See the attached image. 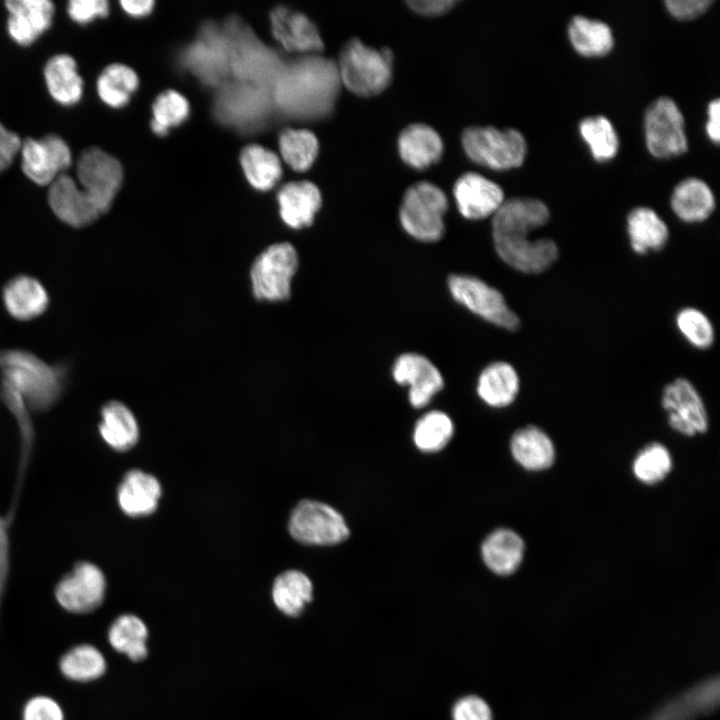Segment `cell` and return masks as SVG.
I'll return each instance as SVG.
<instances>
[{
    "label": "cell",
    "instance_id": "34",
    "mask_svg": "<svg viewBox=\"0 0 720 720\" xmlns=\"http://www.w3.org/2000/svg\"><path fill=\"white\" fill-rule=\"evenodd\" d=\"M147 637L148 629L145 623L132 614L117 617L108 630V641L112 648L125 654L134 662L146 658L148 654Z\"/></svg>",
    "mask_w": 720,
    "mask_h": 720
},
{
    "label": "cell",
    "instance_id": "18",
    "mask_svg": "<svg viewBox=\"0 0 720 720\" xmlns=\"http://www.w3.org/2000/svg\"><path fill=\"white\" fill-rule=\"evenodd\" d=\"M274 38L289 52L311 53L323 50L315 24L304 14L278 6L270 15Z\"/></svg>",
    "mask_w": 720,
    "mask_h": 720
},
{
    "label": "cell",
    "instance_id": "25",
    "mask_svg": "<svg viewBox=\"0 0 720 720\" xmlns=\"http://www.w3.org/2000/svg\"><path fill=\"white\" fill-rule=\"evenodd\" d=\"M671 207L676 216L684 222H702L713 212L715 198L706 182L689 177L674 188Z\"/></svg>",
    "mask_w": 720,
    "mask_h": 720
},
{
    "label": "cell",
    "instance_id": "2",
    "mask_svg": "<svg viewBox=\"0 0 720 720\" xmlns=\"http://www.w3.org/2000/svg\"><path fill=\"white\" fill-rule=\"evenodd\" d=\"M0 370L1 381L23 399L31 412L49 409L62 393L63 369L31 352L20 349L0 351Z\"/></svg>",
    "mask_w": 720,
    "mask_h": 720
},
{
    "label": "cell",
    "instance_id": "39",
    "mask_svg": "<svg viewBox=\"0 0 720 720\" xmlns=\"http://www.w3.org/2000/svg\"><path fill=\"white\" fill-rule=\"evenodd\" d=\"M454 426L444 412L432 410L425 413L415 424L413 440L423 452H436L444 448L451 439Z\"/></svg>",
    "mask_w": 720,
    "mask_h": 720
},
{
    "label": "cell",
    "instance_id": "13",
    "mask_svg": "<svg viewBox=\"0 0 720 720\" xmlns=\"http://www.w3.org/2000/svg\"><path fill=\"white\" fill-rule=\"evenodd\" d=\"M392 376L397 384L409 387L408 398L414 408L425 407L444 387L440 370L419 353L400 354L393 363Z\"/></svg>",
    "mask_w": 720,
    "mask_h": 720
},
{
    "label": "cell",
    "instance_id": "29",
    "mask_svg": "<svg viewBox=\"0 0 720 720\" xmlns=\"http://www.w3.org/2000/svg\"><path fill=\"white\" fill-rule=\"evenodd\" d=\"M514 459L525 469L539 471L550 467L555 458L551 439L535 426L517 430L511 439Z\"/></svg>",
    "mask_w": 720,
    "mask_h": 720
},
{
    "label": "cell",
    "instance_id": "19",
    "mask_svg": "<svg viewBox=\"0 0 720 720\" xmlns=\"http://www.w3.org/2000/svg\"><path fill=\"white\" fill-rule=\"evenodd\" d=\"M279 214L291 229L312 225L322 203L318 187L310 181H294L283 185L277 193Z\"/></svg>",
    "mask_w": 720,
    "mask_h": 720
},
{
    "label": "cell",
    "instance_id": "26",
    "mask_svg": "<svg viewBox=\"0 0 720 720\" xmlns=\"http://www.w3.org/2000/svg\"><path fill=\"white\" fill-rule=\"evenodd\" d=\"M481 554L486 566L496 574L510 575L520 565L524 554V542L514 531L500 528L483 541Z\"/></svg>",
    "mask_w": 720,
    "mask_h": 720
},
{
    "label": "cell",
    "instance_id": "37",
    "mask_svg": "<svg viewBox=\"0 0 720 720\" xmlns=\"http://www.w3.org/2000/svg\"><path fill=\"white\" fill-rule=\"evenodd\" d=\"M282 159L295 171H305L315 161L319 143L313 132L307 129L283 130L279 136Z\"/></svg>",
    "mask_w": 720,
    "mask_h": 720
},
{
    "label": "cell",
    "instance_id": "27",
    "mask_svg": "<svg viewBox=\"0 0 720 720\" xmlns=\"http://www.w3.org/2000/svg\"><path fill=\"white\" fill-rule=\"evenodd\" d=\"M44 78L50 95L58 103L71 106L81 99L83 80L72 56L58 54L51 57L45 64Z\"/></svg>",
    "mask_w": 720,
    "mask_h": 720
},
{
    "label": "cell",
    "instance_id": "6",
    "mask_svg": "<svg viewBox=\"0 0 720 720\" xmlns=\"http://www.w3.org/2000/svg\"><path fill=\"white\" fill-rule=\"evenodd\" d=\"M299 265L298 253L288 242L269 245L250 268L254 298L264 302H283L291 296V284Z\"/></svg>",
    "mask_w": 720,
    "mask_h": 720
},
{
    "label": "cell",
    "instance_id": "33",
    "mask_svg": "<svg viewBox=\"0 0 720 720\" xmlns=\"http://www.w3.org/2000/svg\"><path fill=\"white\" fill-rule=\"evenodd\" d=\"M240 164L251 186L260 191L270 190L282 175L279 157L271 150L258 145H248L242 149Z\"/></svg>",
    "mask_w": 720,
    "mask_h": 720
},
{
    "label": "cell",
    "instance_id": "14",
    "mask_svg": "<svg viewBox=\"0 0 720 720\" xmlns=\"http://www.w3.org/2000/svg\"><path fill=\"white\" fill-rule=\"evenodd\" d=\"M662 406L668 413V423L675 431L692 436L704 433L708 427L704 403L687 379L678 378L665 386Z\"/></svg>",
    "mask_w": 720,
    "mask_h": 720
},
{
    "label": "cell",
    "instance_id": "41",
    "mask_svg": "<svg viewBox=\"0 0 720 720\" xmlns=\"http://www.w3.org/2000/svg\"><path fill=\"white\" fill-rule=\"evenodd\" d=\"M671 468V456L659 443H651L643 448L633 463L635 476L646 484H655L663 480Z\"/></svg>",
    "mask_w": 720,
    "mask_h": 720
},
{
    "label": "cell",
    "instance_id": "9",
    "mask_svg": "<svg viewBox=\"0 0 720 720\" xmlns=\"http://www.w3.org/2000/svg\"><path fill=\"white\" fill-rule=\"evenodd\" d=\"M288 528L291 536L306 545H334L347 539L343 516L328 504L302 500L292 510Z\"/></svg>",
    "mask_w": 720,
    "mask_h": 720
},
{
    "label": "cell",
    "instance_id": "22",
    "mask_svg": "<svg viewBox=\"0 0 720 720\" xmlns=\"http://www.w3.org/2000/svg\"><path fill=\"white\" fill-rule=\"evenodd\" d=\"M398 150L405 163L423 169L440 159L443 142L431 126L413 123L401 131L398 137Z\"/></svg>",
    "mask_w": 720,
    "mask_h": 720
},
{
    "label": "cell",
    "instance_id": "4",
    "mask_svg": "<svg viewBox=\"0 0 720 720\" xmlns=\"http://www.w3.org/2000/svg\"><path fill=\"white\" fill-rule=\"evenodd\" d=\"M447 209V197L438 186L427 181L417 182L403 195L399 208L400 224L413 239L434 243L445 233Z\"/></svg>",
    "mask_w": 720,
    "mask_h": 720
},
{
    "label": "cell",
    "instance_id": "17",
    "mask_svg": "<svg viewBox=\"0 0 720 720\" xmlns=\"http://www.w3.org/2000/svg\"><path fill=\"white\" fill-rule=\"evenodd\" d=\"M5 6L9 36L21 46L32 44L52 25L55 6L49 0H8Z\"/></svg>",
    "mask_w": 720,
    "mask_h": 720
},
{
    "label": "cell",
    "instance_id": "15",
    "mask_svg": "<svg viewBox=\"0 0 720 720\" xmlns=\"http://www.w3.org/2000/svg\"><path fill=\"white\" fill-rule=\"evenodd\" d=\"M453 194L460 214L469 220L493 216L505 200L497 183L476 172L461 175Z\"/></svg>",
    "mask_w": 720,
    "mask_h": 720
},
{
    "label": "cell",
    "instance_id": "38",
    "mask_svg": "<svg viewBox=\"0 0 720 720\" xmlns=\"http://www.w3.org/2000/svg\"><path fill=\"white\" fill-rule=\"evenodd\" d=\"M579 132L595 160L608 161L617 154L618 136L610 120L606 117L597 115L582 119L579 124Z\"/></svg>",
    "mask_w": 720,
    "mask_h": 720
},
{
    "label": "cell",
    "instance_id": "28",
    "mask_svg": "<svg viewBox=\"0 0 720 720\" xmlns=\"http://www.w3.org/2000/svg\"><path fill=\"white\" fill-rule=\"evenodd\" d=\"M627 233L633 251L638 254L661 250L669 237L666 223L648 207L631 210L627 216Z\"/></svg>",
    "mask_w": 720,
    "mask_h": 720
},
{
    "label": "cell",
    "instance_id": "3",
    "mask_svg": "<svg viewBox=\"0 0 720 720\" xmlns=\"http://www.w3.org/2000/svg\"><path fill=\"white\" fill-rule=\"evenodd\" d=\"M340 81L359 96H373L390 84L393 53L387 47L376 49L359 38H350L340 50L336 63Z\"/></svg>",
    "mask_w": 720,
    "mask_h": 720
},
{
    "label": "cell",
    "instance_id": "43",
    "mask_svg": "<svg viewBox=\"0 0 720 720\" xmlns=\"http://www.w3.org/2000/svg\"><path fill=\"white\" fill-rule=\"evenodd\" d=\"M676 325L687 341L696 348L707 349L714 342V328L708 317L696 308L687 307L676 316Z\"/></svg>",
    "mask_w": 720,
    "mask_h": 720
},
{
    "label": "cell",
    "instance_id": "1",
    "mask_svg": "<svg viewBox=\"0 0 720 720\" xmlns=\"http://www.w3.org/2000/svg\"><path fill=\"white\" fill-rule=\"evenodd\" d=\"M549 217L548 207L538 199L504 200L492 216V241L500 259L526 274H538L550 268L558 258L556 243L549 238L531 237Z\"/></svg>",
    "mask_w": 720,
    "mask_h": 720
},
{
    "label": "cell",
    "instance_id": "5",
    "mask_svg": "<svg viewBox=\"0 0 720 720\" xmlns=\"http://www.w3.org/2000/svg\"><path fill=\"white\" fill-rule=\"evenodd\" d=\"M461 140L472 161L494 170L521 166L527 152L525 138L513 128L470 126L463 131Z\"/></svg>",
    "mask_w": 720,
    "mask_h": 720
},
{
    "label": "cell",
    "instance_id": "31",
    "mask_svg": "<svg viewBox=\"0 0 720 720\" xmlns=\"http://www.w3.org/2000/svg\"><path fill=\"white\" fill-rule=\"evenodd\" d=\"M568 37L573 48L586 57L606 55L614 45L609 25L582 15H576L570 20Z\"/></svg>",
    "mask_w": 720,
    "mask_h": 720
},
{
    "label": "cell",
    "instance_id": "48",
    "mask_svg": "<svg viewBox=\"0 0 720 720\" xmlns=\"http://www.w3.org/2000/svg\"><path fill=\"white\" fill-rule=\"evenodd\" d=\"M711 0H666L669 13L679 20H690L703 14L711 5Z\"/></svg>",
    "mask_w": 720,
    "mask_h": 720
},
{
    "label": "cell",
    "instance_id": "42",
    "mask_svg": "<svg viewBox=\"0 0 720 720\" xmlns=\"http://www.w3.org/2000/svg\"><path fill=\"white\" fill-rule=\"evenodd\" d=\"M231 66L241 77L260 80L270 75L271 59L263 49L256 44H239L237 42L232 50Z\"/></svg>",
    "mask_w": 720,
    "mask_h": 720
},
{
    "label": "cell",
    "instance_id": "50",
    "mask_svg": "<svg viewBox=\"0 0 720 720\" xmlns=\"http://www.w3.org/2000/svg\"><path fill=\"white\" fill-rule=\"evenodd\" d=\"M457 1L455 0H409L406 4L415 12L428 15H442L448 12Z\"/></svg>",
    "mask_w": 720,
    "mask_h": 720
},
{
    "label": "cell",
    "instance_id": "35",
    "mask_svg": "<svg viewBox=\"0 0 720 720\" xmlns=\"http://www.w3.org/2000/svg\"><path fill=\"white\" fill-rule=\"evenodd\" d=\"M136 72L121 63L108 65L97 79L100 99L112 108L125 106L138 87Z\"/></svg>",
    "mask_w": 720,
    "mask_h": 720
},
{
    "label": "cell",
    "instance_id": "30",
    "mask_svg": "<svg viewBox=\"0 0 720 720\" xmlns=\"http://www.w3.org/2000/svg\"><path fill=\"white\" fill-rule=\"evenodd\" d=\"M718 703V680H708L664 706L649 720H693Z\"/></svg>",
    "mask_w": 720,
    "mask_h": 720
},
{
    "label": "cell",
    "instance_id": "16",
    "mask_svg": "<svg viewBox=\"0 0 720 720\" xmlns=\"http://www.w3.org/2000/svg\"><path fill=\"white\" fill-rule=\"evenodd\" d=\"M48 202L62 222L75 228L90 225L101 216L76 180L65 173L49 185Z\"/></svg>",
    "mask_w": 720,
    "mask_h": 720
},
{
    "label": "cell",
    "instance_id": "52",
    "mask_svg": "<svg viewBox=\"0 0 720 720\" xmlns=\"http://www.w3.org/2000/svg\"><path fill=\"white\" fill-rule=\"evenodd\" d=\"M120 5L128 15L143 17L151 13L154 2L152 0H122Z\"/></svg>",
    "mask_w": 720,
    "mask_h": 720
},
{
    "label": "cell",
    "instance_id": "51",
    "mask_svg": "<svg viewBox=\"0 0 720 720\" xmlns=\"http://www.w3.org/2000/svg\"><path fill=\"white\" fill-rule=\"evenodd\" d=\"M708 120L706 123V132L708 137L716 144L719 143L720 131H719V115H720V101L718 98L712 100L708 105Z\"/></svg>",
    "mask_w": 720,
    "mask_h": 720
},
{
    "label": "cell",
    "instance_id": "47",
    "mask_svg": "<svg viewBox=\"0 0 720 720\" xmlns=\"http://www.w3.org/2000/svg\"><path fill=\"white\" fill-rule=\"evenodd\" d=\"M453 720H492V712L485 700L476 695L460 698L452 708Z\"/></svg>",
    "mask_w": 720,
    "mask_h": 720
},
{
    "label": "cell",
    "instance_id": "46",
    "mask_svg": "<svg viewBox=\"0 0 720 720\" xmlns=\"http://www.w3.org/2000/svg\"><path fill=\"white\" fill-rule=\"evenodd\" d=\"M69 17L78 24H87L96 18L109 14V2L106 0H71L67 5Z\"/></svg>",
    "mask_w": 720,
    "mask_h": 720
},
{
    "label": "cell",
    "instance_id": "36",
    "mask_svg": "<svg viewBox=\"0 0 720 720\" xmlns=\"http://www.w3.org/2000/svg\"><path fill=\"white\" fill-rule=\"evenodd\" d=\"M64 677L76 682H89L100 678L106 671V660L98 648L80 644L68 650L59 661Z\"/></svg>",
    "mask_w": 720,
    "mask_h": 720
},
{
    "label": "cell",
    "instance_id": "32",
    "mask_svg": "<svg viewBox=\"0 0 720 720\" xmlns=\"http://www.w3.org/2000/svg\"><path fill=\"white\" fill-rule=\"evenodd\" d=\"M313 585L306 574L291 569L279 574L273 583L272 598L285 615L299 616L312 600Z\"/></svg>",
    "mask_w": 720,
    "mask_h": 720
},
{
    "label": "cell",
    "instance_id": "12",
    "mask_svg": "<svg viewBox=\"0 0 720 720\" xmlns=\"http://www.w3.org/2000/svg\"><path fill=\"white\" fill-rule=\"evenodd\" d=\"M20 153L23 173L40 186H49L72 163L68 144L56 134H48L41 139L26 138L22 141Z\"/></svg>",
    "mask_w": 720,
    "mask_h": 720
},
{
    "label": "cell",
    "instance_id": "21",
    "mask_svg": "<svg viewBox=\"0 0 720 720\" xmlns=\"http://www.w3.org/2000/svg\"><path fill=\"white\" fill-rule=\"evenodd\" d=\"M2 298L7 312L21 321L40 316L49 304L45 287L28 275H19L9 280L3 288Z\"/></svg>",
    "mask_w": 720,
    "mask_h": 720
},
{
    "label": "cell",
    "instance_id": "40",
    "mask_svg": "<svg viewBox=\"0 0 720 720\" xmlns=\"http://www.w3.org/2000/svg\"><path fill=\"white\" fill-rule=\"evenodd\" d=\"M152 131L164 136L172 127L181 124L189 114V103L186 98L175 90L160 93L152 104Z\"/></svg>",
    "mask_w": 720,
    "mask_h": 720
},
{
    "label": "cell",
    "instance_id": "23",
    "mask_svg": "<svg viewBox=\"0 0 720 720\" xmlns=\"http://www.w3.org/2000/svg\"><path fill=\"white\" fill-rule=\"evenodd\" d=\"M520 379L515 368L505 361H494L480 372L476 392L480 399L494 408L509 406L516 398Z\"/></svg>",
    "mask_w": 720,
    "mask_h": 720
},
{
    "label": "cell",
    "instance_id": "7",
    "mask_svg": "<svg viewBox=\"0 0 720 720\" xmlns=\"http://www.w3.org/2000/svg\"><path fill=\"white\" fill-rule=\"evenodd\" d=\"M447 285L457 303L483 320L509 331L519 328L520 320L509 308L502 293L482 279L467 274H451Z\"/></svg>",
    "mask_w": 720,
    "mask_h": 720
},
{
    "label": "cell",
    "instance_id": "8",
    "mask_svg": "<svg viewBox=\"0 0 720 720\" xmlns=\"http://www.w3.org/2000/svg\"><path fill=\"white\" fill-rule=\"evenodd\" d=\"M77 185L101 215L105 214L121 187L120 162L98 147L83 150L76 161Z\"/></svg>",
    "mask_w": 720,
    "mask_h": 720
},
{
    "label": "cell",
    "instance_id": "11",
    "mask_svg": "<svg viewBox=\"0 0 720 720\" xmlns=\"http://www.w3.org/2000/svg\"><path fill=\"white\" fill-rule=\"evenodd\" d=\"M105 592L106 578L102 570L91 562L81 561L57 583L55 597L66 611L85 614L102 604Z\"/></svg>",
    "mask_w": 720,
    "mask_h": 720
},
{
    "label": "cell",
    "instance_id": "10",
    "mask_svg": "<svg viewBox=\"0 0 720 720\" xmlns=\"http://www.w3.org/2000/svg\"><path fill=\"white\" fill-rule=\"evenodd\" d=\"M644 132L647 149L654 157L669 158L687 151L684 117L670 97L661 96L649 105Z\"/></svg>",
    "mask_w": 720,
    "mask_h": 720
},
{
    "label": "cell",
    "instance_id": "45",
    "mask_svg": "<svg viewBox=\"0 0 720 720\" xmlns=\"http://www.w3.org/2000/svg\"><path fill=\"white\" fill-rule=\"evenodd\" d=\"M59 703L49 696L38 695L29 699L22 712V720H64Z\"/></svg>",
    "mask_w": 720,
    "mask_h": 720
},
{
    "label": "cell",
    "instance_id": "24",
    "mask_svg": "<svg viewBox=\"0 0 720 720\" xmlns=\"http://www.w3.org/2000/svg\"><path fill=\"white\" fill-rule=\"evenodd\" d=\"M99 433L112 449L122 452L135 446L139 438V427L132 411L122 402L108 401L101 408Z\"/></svg>",
    "mask_w": 720,
    "mask_h": 720
},
{
    "label": "cell",
    "instance_id": "44",
    "mask_svg": "<svg viewBox=\"0 0 720 720\" xmlns=\"http://www.w3.org/2000/svg\"><path fill=\"white\" fill-rule=\"evenodd\" d=\"M21 491V490H20ZM18 489H14V495L9 509L0 514V604L5 592L11 564V526L16 514L19 500Z\"/></svg>",
    "mask_w": 720,
    "mask_h": 720
},
{
    "label": "cell",
    "instance_id": "49",
    "mask_svg": "<svg viewBox=\"0 0 720 720\" xmlns=\"http://www.w3.org/2000/svg\"><path fill=\"white\" fill-rule=\"evenodd\" d=\"M21 144L20 137L0 123V173L11 165Z\"/></svg>",
    "mask_w": 720,
    "mask_h": 720
},
{
    "label": "cell",
    "instance_id": "20",
    "mask_svg": "<svg viewBox=\"0 0 720 720\" xmlns=\"http://www.w3.org/2000/svg\"><path fill=\"white\" fill-rule=\"evenodd\" d=\"M161 494L162 488L156 477L133 469L123 477L117 490V501L126 515L142 517L156 510Z\"/></svg>",
    "mask_w": 720,
    "mask_h": 720
}]
</instances>
